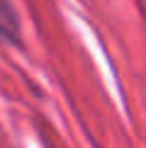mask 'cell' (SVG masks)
<instances>
[{
    "mask_svg": "<svg viewBox=\"0 0 146 148\" xmlns=\"http://www.w3.org/2000/svg\"><path fill=\"white\" fill-rule=\"evenodd\" d=\"M12 27H15V20H12L10 10L5 8L3 3H0V32H10Z\"/></svg>",
    "mask_w": 146,
    "mask_h": 148,
    "instance_id": "obj_1",
    "label": "cell"
}]
</instances>
